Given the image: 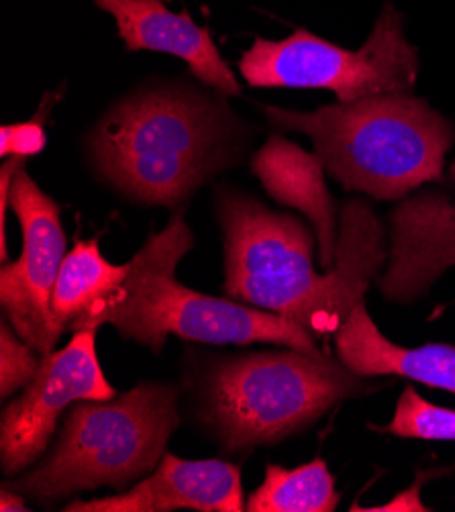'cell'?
I'll return each instance as SVG.
<instances>
[{
	"label": "cell",
	"instance_id": "1",
	"mask_svg": "<svg viewBox=\"0 0 455 512\" xmlns=\"http://www.w3.org/2000/svg\"><path fill=\"white\" fill-rule=\"evenodd\" d=\"M229 298L292 321L313 337L335 333L386 258L384 231L364 200L343 207L329 274L313 264V233L300 219L276 213L235 190L217 192Z\"/></svg>",
	"mask_w": 455,
	"mask_h": 512
},
{
	"label": "cell",
	"instance_id": "2",
	"mask_svg": "<svg viewBox=\"0 0 455 512\" xmlns=\"http://www.w3.org/2000/svg\"><path fill=\"white\" fill-rule=\"evenodd\" d=\"M229 117L227 107L196 92H141L96 125L92 164L127 198L176 211L229 162Z\"/></svg>",
	"mask_w": 455,
	"mask_h": 512
},
{
	"label": "cell",
	"instance_id": "7",
	"mask_svg": "<svg viewBox=\"0 0 455 512\" xmlns=\"http://www.w3.org/2000/svg\"><path fill=\"white\" fill-rule=\"evenodd\" d=\"M239 70L249 86L323 88L339 102H353L411 92L419 76V54L404 37L400 13L386 5L360 49H345L298 29L282 41L258 37L239 60Z\"/></svg>",
	"mask_w": 455,
	"mask_h": 512
},
{
	"label": "cell",
	"instance_id": "18",
	"mask_svg": "<svg viewBox=\"0 0 455 512\" xmlns=\"http://www.w3.org/2000/svg\"><path fill=\"white\" fill-rule=\"evenodd\" d=\"M43 355L5 323L0 327V396L9 398L25 388L41 366Z\"/></svg>",
	"mask_w": 455,
	"mask_h": 512
},
{
	"label": "cell",
	"instance_id": "9",
	"mask_svg": "<svg viewBox=\"0 0 455 512\" xmlns=\"http://www.w3.org/2000/svg\"><path fill=\"white\" fill-rule=\"evenodd\" d=\"M96 355V329L76 331L70 343L43 355L33 380L0 417V462L7 476L33 466L47 449L68 406L80 400H113Z\"/></svg>",
	"mask_w": 455,
	"mask_h": 512
},
{
	"label": "cell",
	"instance_id": "21",
	"mask_svg": "<svg viewBox=\"0 0 455 512\" xmlns=\"http://www.w3.org/2000/svg\"><path fill=\"white\" fill-rule=\"evenodd\" d=\"M0 510H3V512H9V510L25 512L29 508H27V504H25L21 494H17V492H13V490L3 486V492H0Z\"/></svg>",
	"mask_w": 455,
	"mask_h": 512
},
{
	"label": "cell",
	"instance_id": "15",
	"mask_svg": "<svg viewBox=\"0 0 455 512\" xmlns=\"http://www.w3.org/2000/svg\"><path fill=\"white\" fill-rule=\"evenodd\" d=\"M127 274L129 264L115 266L103 258L98 239L78 241L66 253L52 296V313L64 333L72 331L100 300L113 294Z\"/></svg>",
	"mask_w": 455,
	"mask_h": 512
},
{
	"label": "cell",
	"instance_id": "10",
	"mask_svg": "<svg viewBox=\"0 0 455 512\" xmlns=\"http://www.w3.org/2000/svg\"><path fill=\"white\" fill-rule=\"evenodd\" d=\"M455 266V202L437 190L404 198L390 217L388 268L378 286L388 300L411 302Z\"/></svg>",
	"mask_w": 455,
	"mask_h": 512
},
{
	"label": "cell",
	"instance_id": "3",
	"mask_svg": "<svg viewBox=\"0 0 455 512\" xmlns=\"http://www.w3.org/2000/svg\"><path fill=\"white\" fill-rule=\"evenodd\" d=\"M262 109L280 129L309 135L315 156L345 190L378 200L404 198L439 180L455 141L453 125L411 92L337 102L315 113Z\"/></svg>",
	"mask_w": 455,
	"mask_h": 512
},
{
	"label": "cell",
	"instance_id": "6",
	"mask_svg": "<svg viewBox=\"0 0 455 512\" xmlns=\"http://www.w3.org/2000/svg\"><path fill=\"white\" fill-rule=\"evenodd\" d=\"M178 425V390L168 384L145 382L113 400H80L52 453L5 488L45 506L98 486L125 490L158 468Z\"/></svg>",
	"mask_w": 455,
	"mask_h": 512
},
{
	"label": "cell",
	"instance_id": "11",
	"mask_svg": "<svg viewBox=\"0 0 455 512\" xmlns=\"http://www.w3.org/2000/svg\"><path fill=\"white\" fill-rule=\"evenodd\" d=\"M176 508L202 512H241L239 468L223 459H180L164 453L158 470L123 494L74 500L66 512H166Z\"/></svg>",
	"mask_w": 455,
	"mask_h": 512
},
{
	"label": "cell",
	"instance_id": "5",
	"mask_svg": "<svg viewBox=\"0 0 455 512\" xmlns=\"http://www.w3.org/2000/svg\"><path fill=\"white\" fill-rule=\"evenodd\" d=\"M360 392L370 386L321 351L229 355L202 376L198 417L225 451H245L309 429Z\"/></svg>",
	"mask_w": 455,
	"mask_h": 512
},
{
	"label": "cell",
	"instance_id": "17",
	"mask_svg": "<svg viewBox=\"0 0 455 512\" xmlns=\"http://www.w3.org/2000/svg\"><path fill=\"white\" fill-rule=\"evenodd\" d=\"M372 429L407 439L455 441V411L427 402L407 386L398 398L392 421L384 427L372 425Z\"/></svg>",
	"mask_w": 455,
	"mask_h": 512
},
{
	"label": "cell",
	"instance_id": "19",
	"mask_svg": "<svg viewBox=\"0 0 455 512\" xmlns=\"http://www.w3.org/2000/svg\"><path fill=\"white\" fill-rule=\"evenodd\" d=\"M45 119H47V109L43 102L41 111L35 115L33 121L7 125L0 129V153H3V158H11V156L31 158L35 153H39L47 141L43 131Z\"/></svg>",
	"mask_w": 455,
	"mask_h": 512
},
{
	"label": "cell",
	"instance_id": "4",
	"mask_svg": "<svg viewBox=\"0 0 455 512\" xmlns=\"http://www.w3.org/2000/svg\"><path fill=\"white\" fill-rule=\"evenodd\" d=\"M194 237L182 211L168 227L151 235L129 264L123 284L100 300L72 329L113 325L123 337L162 351L168 335L207 345L274 343L317 353L315 339L305 329L274 313L217 298L182 286L176 266L192 249Z\"/></svg>",
	"mask_w": 455,
	"mask_h": 512
},
{
	"label": "cell",
	"instance_id": "13",
	"mask_svg": "<svg viewBox=\"0 0 455 512\" xmlns=\"http://www.w3.org/2000/svg\"><path fill=\"white\" fill-rule=\"evenodd\" d=\"M339 362L360 378L400 376L455 394V347L429 343L415 349L388 341L370 319L364 300L335 331Z\"/></svg>",
	"mask_w": 455,
	"mask_h": 512
},
{
	"label": "cell",
	"instance_id": "20",
	"mask_svg": "<svg viewBox=\"0 0 455 512\" xmlns=\"http://www.w3.org/2000/svg\"><path fill=\"white\" fill-rule=\"evenodd\" d=\"M360 510H429V508L417 498V488H413L407 494H400L394 502L386 506H372V508H360Z\"/></svg>",
	"mask_w": 455,
	"mask_h": 512
},
{
	"label": "cell",
	"instance_id": "14",
	"mask_svg": "<svg viewBox=\"0 0 455 512\" xmlns=\"http://www.w3.org/2000/svg\"><path fill=\"white\" fill-rule=\"evenodd\" d=\"M272 198L307 215L319 239L321 266L331 270L337 251V211L323 180V164L300 145L272 135L251 162Z\"/></svg>",
	"mask_w": 455,
	"mask_h": 512
},
{
	"label": "cell",
	"instance_id": "22",
	"mask_svg": "<svg viewBox=\"0 0 455 512\" xmlns=\"http://www.w3.org/2000/svg\"><path fill=\"white\" fill-rule=\"evenodd\" d=\"M449 176H451V180L455 182V162H453V166L449 168Z\"/></svg>",
	"mask_w": 455,
	"mask_h": 512
},
{
	"label": "cell",
	"instance_id": "8",
	"mask_svg": "<svg viewBox=\"0 0 455 512\" xmlns=\"http://www.w3.org/2000/svg\"><path fill=\"white\" fill-rule=\"evenodd\" d=\"M9 207L21 223L23 251L17 262L0 268V304L17 335L41 355H49L64 333L52 313L54 286L66 258L60 207L25 168L13 176Z\"/></svg>",
	"mask_w": 455,
	"mask_h": 512
},
{
	"label": "cell",
	"instance_id": "12",
	"mask_svg": "<svg viewBox=\"0 0 455 512\" xmlns=\"http://www.w3.org/2000/svg\"><path fill=\"white\" fill-rule=\"evenodd\" d=\"M115 17L119 37L129 51H162L184 60L192 74L225 96L241 94V86L221 58L209 29L198 27L188 11L172 13L162 0H94Z\"/></svg>",
	"mask_w": 455,
	"mask_h": 512
},
{
	"label": "cell",
	"instance_id": "16",
	"mask_svg": "<svg viewBox=\"0 0 455 512\" xmlns=\"http://www.w3.org/2000/svg\"><path fill=\"white\" fill-rule=\"evenodd\" d=\"M339 504L333 474L323 459L294 470L270 464L260 488L249 496V512H331Z\"/></svg>",
	"mask_w": 455,
	"mask_h": 512
}]
</instances>
